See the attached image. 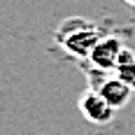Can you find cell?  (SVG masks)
I'll return each mask as SVG.
<instances>
[{
    "instance_id": "cell-1",
    "label": "cell",
    "mask_w": 135,
    "mask_h": 135,
    "mask_svg": "<svg viewBox=\"0 0 135 135\" xmlns=\"http://www.w3.org/2000/svg\"><path fill=\"white\" fill-rule=\"evenodd\" d=\"M103 35L98 33V28L89 21V19H81V16H70L65 19L58 30H56V42L70 51L72 56H91L95 42L100 40Z\"/></svg>"
},
{
    "instance_id": "cell-2",
    "label": "cell",
    "mask_w": 135,
    "mask_h": 135,
    "mask_svg": "<svg viewBox=\"0 0 135 135\" xmlns=\"http://www.w3.org/2000/svg\"><path fill=\"white\" fill-rule=\"evenodd\" d=\"M91 89H95L112 107L126 105L128 98H131V91H133L117 72L112 75V70H103V68H98L95 72H91Z\"/></svg>"
},
{
    "instance_id": "cell-3",
    "label": "cell",
    "mask_w": 135,
    "mask_h": 135,
    "mask_svg": "<svg viewBox=\"0 0 135 135\" xmlns=\"http://www.w3.org/2000/svg\"><path fill=\"white\" fill-rule=\"evenodd\" d=\"M79 109H81V114H84L89 121H93V123H109L117 107H112L95 89H86V91L81 93V98H79Z\"/></svg>"
},
{
    "instance_id": "cell-4",
    "label": "cell",
    "mask_w": 135,
    "mask_h": 135,
    "mask_svg": "<svg viewBox=\"0 0 135 135\" xmlns=\"http://www.w3.org/2000/svg\"><path fill=\"white\" fill-rule=\"evenodd\" d=\"M123 47L117 37H109V35H103L100 40L95 42L93 51H91V63L95 68H103V70H117V63H119V56H121Z\"/></svg>"
},
{
    "instance_id": "cell-5",
    "label": "cell",
    "mask_w": 135,
    "mask_h": 135,
    "mask_svg": "<svg viewBox=\"0 0 135 135\" xmlns=\"http://www.w3.org/2000/svg\"><path fill=\"white\" fill-rule=\"evenodd\" d=\"M114 72H117L131 89H135V51L123 49L121 56H119V63H117V70H114Z\"/></svg>"
},
{
    "instance_id": "cell-6",
    "label": "cell",
    "mask_w": 135,
    "mask_h": 135,
    "mask_svg": "<svg viewBox=\"0 0 135 135\" xmlns=\"http://www.w3.org/2000/svg\"><path fill=\"white\" fill-rule=\"evenodd\" d=\"M126 2H131V5H135V0H126Z\"/></svg>"
}]
</instances>
